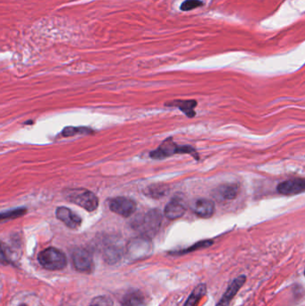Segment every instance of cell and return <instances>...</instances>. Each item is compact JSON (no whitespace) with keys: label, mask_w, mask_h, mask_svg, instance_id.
<instances>
[{"label":"cell","mask_w":305,"mask_h":306,"mask_svg":"<svg viewBox=\"0 0 305 306\" xmlns=\"http://www.w3.org/2000/svg\"><path fill=\"white\" fill-rule=\"evenodd\" d=\"M90 306H98V305H96V304H93V303H91V304H90Z\"/></svg>","instance_id":"obj_25"},{"label":"cell","mask_w":305,"mask_h":306,"mask_svg":"<svg viewBox=\"0 0 305 306\" xmlns=\"http://www.w3.org/2000/svg\"><path fill=\"white\" fill-rule=\"evenodd\" d=\"M9 263V249L3 242L0 241V264L8 265Z\"/></svg>","instance_id":"obj_23"},{"label":"cell","mask_w":305,"mask_h":306,"mask_svg":"<svg viewBox=\"0 0 305 306\" xmlns=\"http://www.w3.org/2000/svg\"><path fill=\"white\" fill-rule=\"evenodd\" d=\"M152 249L151 239L144 236L134 238L126 246V253L129 257L136 260L149 255Z\"/></svg>","instance_id":"obj_5"},{"label":"cell","mask_w":305,"mask_h":306,"mask_svg":"<svg viewBox=\"0 0 305 306\" xmlns=\"http://www.w3.org/2000/svg\"><path fill=\"white\" fill-rule=\"evenodd\" d=\"M91 303L96 304L98 306H112V301L110 300V298L106 297V296H98V297L94 298L93 301Z\"/></svg>","instance_id":"obj_24"},{"label":"cell","mask_w":305,"mask_h":306,"mask_svg":"<svg viewBox=\"0 0 305 306\" xmlns=\"http://www.w3.org/2000/svg\"><path fill=\"white\" fill-rule=\"evenodd\" d=\"M204 5V3L199 0H185L183 4L181 5V10L182 11H191L195 8H199Z\"/></svg>","instance_id":"obj_22"},{"label":"cell","mask_w":305,"mask_h":306,"mask_svg":"<svg viewBox=\"0 0 305 306\" xmlns=\"http://www.w3.org/2000/svg\"><path fill=\"white\" fill-rule=\"evenodd\" d=\"M19 306H27V305H26V304H21V305H19Z\"/></svg>","instance_id":"obj_26"},{"label":"cell","mask_w":305,"mask_h":306,"mask_svg":"<svg viewBox=\"0 0 305 306\" xmlns=\"http://www.w3.org/2000/svg\"><path fill=\"white\" fill-rule=\"evenodd\" d=\"M110 208L113 212L120 216L130 217L136 210V203L130 198L117 197L110 201Z\"/></svg>","instance_id":"obj_7"},{"label":"cell","mask_w":305,"mask_h":306,"mask_svg":"<svg viewBox=\"0 0 305 306\" xmlns=\"http://www.w3.org/2000/svg\"><path fill=\"white\" fill-rule=\"evenodd\" d=\"M64 197L67 201L80 206L88 211H94L98 208V199L92 192L83 188H71L63 192Z\"/></svg>","instance_id":"obj_1"},{"label":"cell","mask_w":305,"mask_h":306,"mask_svg":"<svg viewBox=\"0 0 305 306\" xmlns=\"http://www.w3.org/2000/svg\"><path fill=\"white\" fill-rule=\"evenodd\" d=\"M193 212L200 217L209 218L215 212V204L213 201L208 199H199L194 201L192 205Z\"/></svg>","instance_id":"obj_12"},{"label":"cell","mask_w":305,"mask_h":306,"mask_svg":"<svg viewBox=\"0 0 305 306\" xmlns=\"http://www.w3.org/2000/svg\"><path fill=\"white\" fill-rule=\"evenodd\" d=\"M245 281H246V277H245L244 275H242V276L237 277V278L229 285L228 289L225 292L223 296L221 297V299H220L216 306L229 305V303L232 301L233 298L236 296V294L238 293V291L242 288V286H244Z\"/></svg>","instance_id":"obj_9"},{"label":"cell","mask_w":305,"mask_h":306,"mask_svg":"<svg viewBox=\"0 0 305 306\" xmlns=\"http://www.w3.org/2000/svg\"><path fill=\"white\" fill-rule=\"evenodd\" d=\"M162 221V215L159 209H151L142 218L135 222V230H139L142 236L150 238L159 232Z\"/></svg>","instance_id":"obj_2"},{"label":"cell","mask_w":305,"mask_h":306,"mask_svg":"<svg viewBox=\"0 0 305 306\" xmlns=\"http://www.w3.org/2000/svg\"><path fill=\"white\" fill-rule=\"evenodd\" d=\"M92 133V131L90 129L84 128V127H66L63 130L62 134L65 137L73 136L76 134H88V133Z\"/></svg>","instance_id":"obj_21"},{"label":"cell","mask_w":305,"mask_h":306,"mask_svg":"<svg viewBox=\"0 0 305 306\" xmlns=\"http://www.w3.org/2000/svg\"><path fill=\"white\" fill-rule=\"evenodd\" d=\"M239 192V187L236 185H224L218 187L215 191V197L220 200H233Z\"/></svg>","instance_id":"obj_14"},{"label":"cell","mask_w":305,"mask_h":306,"mask_svg":"<svg viewBox=\"0 0 305 306\" xmlns=\"http://www.w3.org/2000/svg\"><path fill=\"white\" fill-rule=\"evenodd\" d=\"M73 266L81 272H91L93 270V259L89 251L83 248H77L72 254Z\"/></svg>","instance_id":"obj_6"},{"label":"cell","mask_w":305,"mask_h":306,"mask_svg":"<svg viewBox=\"0 0 305 306\" xmlns=\"http://www.w3.org/2000/svg\"><path fill=\"white\" fill-rule=\"evenodd\" d=\"M176 153L191 154L195 159H198L195 149H192L190 146H178V145L175 144L171 138H168L159 146L158 149L152 151L151 153V157L154 160H163V159L170 157Z\"/></svg>","instance_id":"obj_4"},{"label":"cell","mask_w":305,"mask_h":306,"mask_svg":"<svg viewBox=\"0 0 305 306\" xmlns=\"http://www.w3.org/2000/svg\"><path fill=\"white\" fill-rule=\"evenodd\" d=\"M146 191L147 195H150L151 197L159 198L163 197L167 193V189L165 185H156L147 188Z\"/></svg>","instance_id":"obj_19"},{"label":"cell","mask_w":305,"mask_h":306,"mask_svg":"<svg viewBox=\"0 0 305 306\" xmlns=\"http://www.w3.org/2000/svg\"><path fill=\"white\" fill-rule=\"evenodd\" d=\"M304 189L305 182L304 179L302 178H295V179L282 182L277 186L278 193L285 196L299 194L302 193Z\"/></svg>","instance_id":"obj_8"},{"label":"cell","mask_w":305,"mask_h":306,"mask_svg":"<svg viewBox=\"0 0 305 306\" xmlns=\"http://www.w3.org/2000/svg\"><path fill=\"white\" fill-rule=\"evenodd\" d=\"M212 244H213V241L212 240H206V241H200L199 243H197L195 245H193V246H191V247H189L187 249L182 250V251H179V252H175V253H171L170 254H175V255H182V254H188V253H191V252H193V251H195V250L201 249V248H206V247H209V246H212Z\"/></svg>","instance_id":"obj_20"},{"label":"cell","mask_w":305,"mask_h":306,"mask_svg":"<svg viewBox=\"0 0 305 306\" xmlns=\"http://www.w3.org/2000/svg\"><path fill=\"white\" fill-rule=\"evenodd\" d=\"M167 106L177 107L188 117H193L195 116L194 109L197 106V102L195 101H175L173 102H169Z\"/></svg>","instance_id":"obj_16"},{"label":"cell","mask_w":305,"mask_h":306,"mask_svg":"<svg viewBox=\"0 0 305 306\" xmlns=\"http://www.w3.org/2000/svg\"><path fill=\"white\" fill-rule=\"evenodd\" d=\"M185 211H186V208H185V204L183 203V201L178 198H175L166 206L164 214L168 219L175 220L183 216Z\"/></svg>","instance_id":"obj_11"},{"label":"cell","mask_w":305,"mask_h":306,"mask_svg":"<svg viewBox=\"0 0 305 306\" xmlns=\"http://www.w3.org/2000/svg\"><path fill=\"white\" fill-rule=\"evenodd\" d=\"M25 212H26V209H25V208H19V209H11V210L5 211V212L0 213V221L17 218V217L25 215Z\"/></svg>","instance_id":"obj_18"},{"label":"cell","mask_w":305,"mask_h":306,"mask_svg":"<svg viewBox=\"0 0 305 306\" xmlns=\"http://www.w3.org/2000/svg\"><path fill=\"white\" fill-rule=\"evenodd\" d=\"M146 302V296L138 289H132L126 292L122 298L123 306H145Z\"/></svg>","instance_id":"obj_13"},{"label":"cell","mask_w":305,"mask_h":306,"mask_svg":"<svg viewBox=\"0 0 305 306\" xmlns=\"http://www.w3.org/2000/svg\"><path fill=\"white\" fill-rule=\"evenodd\" d=\"M56 215L59 220H61L66 226H68L72 230L77 228L78 226L81 225V217L68 208H65V207L57 208L56 210Z\"/></svg>","instance_id":"obj_10"},{"label":"cell","mask_w":305,"mask_h":306,"mask_svg":"<svg viewBox=\"0 0 305 306\" xmlns=\"http://www.w3.org/2000/svg\"><path fill=\"white\" fill-rule=\"evenodd\" d=\"M123 251L118 246H110L104 251V259L108 263L114 264L122 257Z\"/></svg>","instance_id":"obj_17"},{"label":"cell","mask_w":305,"mask_h":306,"mask_svg":"<svg viewBox=\"0 0 305 306\" xmlns=\"http://www.w3.org/2000/svg\"><path fill=\"white\" fill-rule=\"evenodd\" d=\"M39 262L45 269L49 270H58L66 266V258L60 250L49 247L43 250L39 254Z\"/></svg>","instance_id":"obj_3"},{"label":"cell","mask_w":305,"mask_h":306,"mask_svg":"<svg viewBox=\"0 0 305 306\" xmlns=\"http://www.w3.org/2000/svg\"><path fill=\"white\" fill-rule=\"evenodd\" d=\"M207 286L205 284H199L196 286L191 294L189 295L183 306H198L200 300L206 295Z\"/></svg>","instance_id":"obj_15"}]
</instances>
